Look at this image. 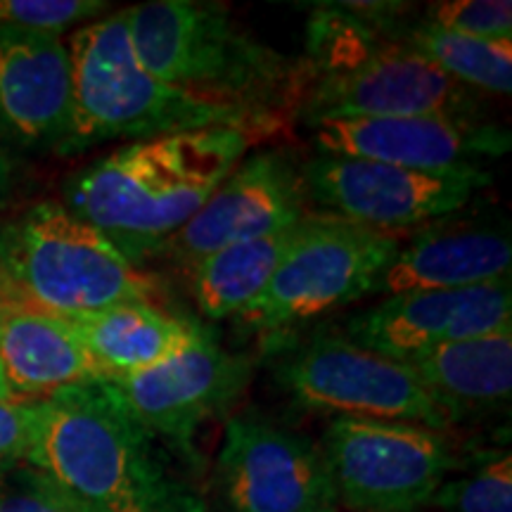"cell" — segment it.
I'll return each instance as SVG.
<instances>
[{
  "instance_id": "cell-11",
  "label": "cell",
  "mask_w": 512,
  "mask_h": 512,
  "mask_svg": "<svg viewBox=\"0 0 512 512\" xmlns=\"http://www.w3.org/2000/svg\"><path fill=\"white\" fill-rule=\"evenodd\" d=\"M252 370V358L223 349L204 330L195 344L157 366L102 382L140 427L192 453L197 432L242 399Z\"/></svg>"
},
{
  "instance_id": "cell-27",
  "label": "cell",
  "mask_w": 512,
  "mask_h": 512,
  "mask_svg": "<svg viewBox=\"0 0 512 512\" xmlns=\"http://www.w3.org/2000/svg\"><path fill=\"white\" fill-rule=\"evenodd\" d=\"M38 401H0V475L24 465L36 437Z\"/></svg>"
},
{
  "instance_id": "cell-26",
  "label": "cell",
  "mask_w": 512,
  "mask_h": 512,
  "mask_svg": "<svg viewBox=\"0 0 512 512\" xmlns=\"http://www.w3.org/2000/svg\"><path fill=\"white\" fill-rule=\"evenodd\" d=\"M0 512H74L57 486L29 463L0 475Z\"/></svg>"
},
{
  "instance_id": "cell-24",
  "label": "cell",
  "mask_w": 512,
  "mask_h": 512,
  "mask_svg": "<svg viewBox=\"0 0 512 512\" xmlns=\"http://www.w3.org/2000/svg\"><path fill=\"white\" fill-rule=\"evenodd\" d=\"M105 10L102 0H0V24L62 36Z\"/></svg>"
},
{
  "instance_id": "cell-7",
  "label": "cell",
  "mask_w": 512,
  "mask_h": 512,
  "mask_svg": "<svg viewBox=\"0 0 512 512\" xmlns=\"http://www.w3.org/2000/svg\"><path fill=\"white\" fill-rule=\"evenodd\" d=\"M401 247L399 233L311 214L266 290L235 320L275 342L323 313L373 294L377 275Z\"/></svg>"
},
{
  "instance_id": "cell-28",
  "label": "cell",
  "mask_w": 512,
  "mask_h": 512,
  "mask_svg": "<svg viewBox=\"0 0 512 512\" xmlns=\"http://www.w3.org/2000/svg\"><path fill=\"white\" fill-rule=\"evenodd\" d=\"M10 188V162L8 157H5V152L0 150V200H3V195L8 192Z\"/></svg>"
},
{
  "instance_id": "cell-9",
  "label": "cell",
  "mask_w": 512,
  "mask_h": 512,
  "mask_svg": "<svg viewBox=\"0 0 512 512\" xmlns=\"http://www.w3.org/2000/svg\"><path fill=\"white\" fill-rule=\"evenodd\" d=\"M273 375L311 411L413 422L430 430L451 425L406 363L358 347L344 332H318L299 342L275 363Z\"/></svg>"
},
{
  "instance_id": "cell-25",
  "label": "cell",
  "mask_w": 512,
  "mask_h": 512,
  "mask_svg": "<svg viewBox=\"0 0 512 512\" xmlns=\"http://www.w3.org/2000/svg\"><path fill=\"white\" fill-rule=\"evenodd\" d=\"M425 22L456 34L512 41L510 0H441L427 5Z\"/></svg>"
},
{
  "instance_id": "cell-14",
  "label": "cell",
  "mask_w": 512,
  "mask_h": 512,
  "mask_svg": "<svg viewBox=\"0 0 512 512\" xmlns=\"http://www.w3.org/2000/svg\"><path fill=\"white\" fill-rule=\"evenodd\" d=\"M311 128L320 155L370 159L415 171L482 169L479 162L510 150L508 128L441 114L328 119Z\"/></svg>"
},
{
  "instance_id": "cell-20",
  "label": "cell",
  "mask_w": 512,
  "mask_h": 512,
  "mask_svg": "<svg viewBox=\"0 0 512 512\" xmlns=\"http://www.w3.org/2000/svg\"><path fill=\"white\" fill-rule=\"evenodd\" d=\"M105 380L157 366L202 337L204 328L150 302H128L72 318Z\"/></svg>"
},
{
  "instance_id": "cell-19",
  "label": "cell",
  "mask_w": 512,
  "mask_h": 512,
  "mask_svg": "<svg viewBox=\"0 0 512 512\" xmlns=\"http://www.w3.org/2000/svg\"><path fill=\"white\" fill-rule=\"evenodd\" d=\"M406 366L451 425L503 411L512 396V328L444 344Z\"/></svg>"
},
{
  "instance_id": "cell-6",
  "label": "cell",
  "mask_w": 512,
  "mask_h": 512,
  "mask_svg": "<svg viewBox=\"0 0 512 512\" xmlns=\"http://www.w3.org/2000/svg\"><path fill=\"white\" fill-rule=\"evenodd\" d=\"M164 287L64 204L43 202L0 228V309L79 318L128 302L159 304Z\"/></svg>"
},
{
  "instance_id": "cell-5",
  "label": "cell",
  "mask_w": 512,
  "mask_h": 512,
  "mask_svg": "<svg viewBox=\"0 0 512 512\" xmlns=\"http://www.w3.org/2000/svg\"><path fill=\"white\" fill-rule=\"evenodd\" d=\"M72 124L62 155L107 140H150L202 128H240L259 136L275 121L197 98L147 72L133 53L126 10L95 19L69 38Z\"/></svg>"
},
{
  "instance_id": "cell-1",
  "label": "cell",
  "mask_w": 512,
  "mask_h": 512,
  "mask_svg": "<svg viewBox=\"0 0 512 512\" xmlns=\"http://www.w3.org/2000/svg\"><path fill=\"white\" fill-rule=\"evenodd\" d=\"M254 140L240 128L136 140L69 176L64 207L143 268L202 209Z\"/></svg>"
},
{
  "instance_id": "cell-10",
  "label": "cell",
  "mask_w": 512,
  "mask_h": 512,
  "mask_svg": "<svg viewBox=\"0 0 512 512\" xmlns=\"http://www.w3.org/2000/svg\"><path fill=\"white\" fill-rule=\"evenodd\" d=\"M302 176L313 211L384 233L446 219L491 183L484 169L415 171L332 155L304 162Z\"/></svg>"
},
{
  "instance_id": "cell-17",
  "label": "cell",
  "mask_w": 512,
  "mask_h": 512,
  "mask_svg": "<svg viewBox=\"0 0 512 512\" xmlns=\"http://www.w3.org/2000/svg\"><path fill=\"white\" fill-rule=\"evenodd\" d=\"M512 242L501 226L479 221H434L396 249L373 294L463 290L510 278Z\"/></svg>"
},
{
  "instance_id": "cell-29",
  "label": "cell",
  "mask_w": 512,
  "mask_h": 512,
  "mask_svg": "<svg viewBox=\"0 0 512 512\" xmlns=\"http://www.w3.org/2000/svg\"><path fill=\"white\" fill-rule=\"evenodd\" d=\"M0 401H15V396L8 389V384H5V377H3V368H0Z\"/></svg>"
},
{
  "instance_id": "cell-15",
  "label": "cell",
  "mask_w": 512,
  "mask_h": 512,
  "mask_svg": "<svg viewBox=\"0 0 512 512\" xmlns=\"http://www.w3.org/2000/svg\"><path fill=\"white\" fill-rule=\"evenodd\" d=\"M512 328L510 278L496 283L396 294L347 320V335L358 347L411 361L444 344Z\"/></svg>"
},
{
  "instance_id": "cell-8",
  "label": "cell",
  "mask_w": 512,
  "mask_h": 512,
  "mask_svg": "<svg viewBox=\"0 0 512 512\" xmlns=\"http://www.w3.org/2000/svg\"><path fill=\"white\" fill-rule=\"evenodd\" d=\"M320 451L335 501L354 512L427 508L458 463L439 430L347 415L332 418Z\"/></svg>"
},
{
  "instance_id": "cell-21",
  "label": "cell",
  "mask_w": 512,
  "mask_h": 512,
  "mask_svg": "<svg viewBox=\"0 0 512 512\" xmlns=\"http://www.w3.org/2000/svg\"><path fill=\"white\" fill-rule=\"evenodd\" d=\"M306 219L264 238L235 242L192 266L188 271L190 292L202 316L221 320L245 311L266 290L275 268L302 233Z\"/></svg>"
},
{
  "instance_id": "cell-12",
  "label": "cell",
  "mask_w": 512,
  "mask_h": 512,
  "mask_svg": "<svg viewBox=\"0 0 512 512\" xmlns=\"http://www.w3.org/2000/svg\"><path fill=\"white\" fill-rule=\"evenodd\" d=\"M311 214L316 211L297 157L283 150L256 152L230 171L159 256L190 271L223 247L297 226Z\"/></svg>"
},
{
  "instance_id": "cell-16",
  "label": "cell",
  "mask_w": 512,
  "mask_h": 512,
  "mask_svg": "<svg viewBox=\"0 0 512 512\" xmlns=\"http://www.w3.org/2000/svg\"><path fill=\"white\" fill-rule=\"evenodd\" d=\"M72 124V64L62 36L0 24V138L62 150Z\"/></svg>"
},
{
  "instance_id": "cell-22",
  "label": "cell",
  "mask_w": 512,
  "mask_h": 512,
  "mask_svg": "<svg viewBox=\"0 0 512 512\" xmlns=\"http://www.w3.org/2000/svg\"><path fill=\"white\" fill-rule=\"evenodd\" d=\"M392 34H399L396 41L430 60L460 86L494 95L512 93V41L456 34L430 22Z\"/></svg>"
},
{
  "instance_id": "cell-2",
  "label": "cell",
  "mask_w": 512,
  "mask_h": 512,
  "mask_svg": "<svg viewBox=\"0 0 512 512\" xmlns=\"http://www.w3.org/2000/svg\"><path fill=\"white\" fill-rule=\"evenodd\" d=\"M27 463L74 512H207L155 434L124 411L105 382L38 401Z\"/></svg>"
},
{
  "instance_id": "cell-13",
  "label": "cell",
  "mask_w": 512,
  "mask_h": 512,
  "mask_svg": "<svg viewBox=\"0 0 512 512\" xmlns=\"http://www.w3.org/2000/svg\"><path fill=\"white\" fill-rule=\"evenodd\" d=\"M219 475L233 512H311L337 503L323 451L254 413L226 422Z\"/></svg>"
},
{
  "instance_id": "cell-3",
  "label": "cell",
  "mask_w": 512,
  "mask_h": 512,
  "mask_svg": "<svg viewBox=\"0 0 512 512\" xmlns=\"http://www.w3.org/2000/svg\"><path fill=\"white\" fill-rule=\"evenodd\" d=\"M306 48L294 98L306 126L418 114L479 119L470 88L339 5L313 12Z\"/></svg>"
},
{
  "instance_id": "cell-23",
  "label": "cell",
  "mask_w": 512,
  "mask_h": 512,
  "mask_svg": "<svg viewBox=\"0 0 512 512\" xmlns=\"http://www.w3.org/2000/svg\"><path fill=\"white\" fill-rule=\"evenodd\" d=\"M432 505L444 512H512V456H484L465 477L441 484Z\"/></svg>"
},
{
  "instance_id": "cell-4",
  "label": "cell",
  "mask_w": 512,
  "mask_h": 512,
  "mask_svg": "<svg viewBox=\"0 0 512 512\" xmlns=\"http://www.w3.org/2000/svg\"><path fill=\"white\" fill-rule=\"evenodd\" d=\"M126 19L138 62L169 86L271 121L294 105L299 64L256 41L226 5L155 0Z\"/></svg>"
},
{
  "instance_id": "cell-30",
  "label": "cell",
  "mask_w": 512,
  "mask_h": 512,
  "mask_svg": "<svg viewBox=\"0 0 512 512\" xmlns=\"http://www.w3.org/2000/svg\"><path fill=\"white\" fill-rule=\"evenodd\" d=\"M311 512H337L335 508H320V510H311Z\"/></svg>"
},
{
  "instance_id": "cell-18",
  "label": "cell",
  "mask_w": 512,
  "mask_h": 512,
  "mask_svg": "<svg viewBox=\"0 0 512 512\" xmlns=\"http://www.w3.org/2000/svg\"><path fill=\"white\" fill-rule=\"evenodd\" d=\"M0 368L19 401H41L62 389L105 380L67 318L24 309H0Z\"/></svg>"
}]
</instances>
